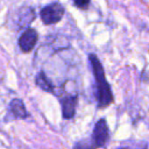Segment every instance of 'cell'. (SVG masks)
Listing matches in <instances>:
<instances>
[{
    "instance_id": "cell-2",
    "label": "cell",
    "mask_w": 149,
    "mask_h": 149,
    "mask_svg": "<svg viewBox=\"0 0 149 149\" xmlns=\"http://www.w3.org/2000/svg\"><path fill=\"white\" fill-rule=\"evenodd\" d=\"M41 19L45 24H54L61 21L64 15V7L58 2H52L41 9Z\"/></svg>"
},
{
    "instance_id": "cell-3",
    "label": "cell",
    "mask_w": 149,
    "mask_h": 149,
    "mask_svg": "<svg viewBox=\"0 0 149 149\" xmlns=\"http://www.w3.org/2000/svg\"><path fill=\"white\" fill-rule=\"evenodd\" d=\"M107 141H108V126L105 119H100L94 126L92 143L95 148H101L106 144Z\"/></svg>"
},
{
    "instance_id": "cell-8",
    "label": "cell",
    "mask_w": 149,
    "mask_h": 149,
    "mask_svg": "<svg viewBox=\"0 0 149 149\" xmlns=\"http://www.w3.org/2000/svg\"><path fill=\"white\" fill-rule=\"evenodd\" d=\"M73 149H95V147L93 146L92 142L87 141V140H83V141H79L74 144V148Z\"/></svg>"
},
{
    "instance_id": "cell-1",
    "label": "cell",
    "mask_w": 149,
    "mask_h": 149,
    "mask_svg": "<svg viewBox=\"0 0 149 149\" xmlns=\"http://www.w3.org/2000/svg\"><path fill=\"white\" fill-rule=\"evenodd\" d=\"M88 59L91 62L93 76H94L95 84H97V101H98V106L100 108L107 107L108 105H111L113 102V93H112L109 84L106 80L104 68H102L99 58L95 55H93V54L88 55Z\"/></svg>"
},
{
    "instance_id": "cell-6",
    "label": "cell",
    "mask_w": 149,
    "mask_h": 149,
    "mask_svg": "<svg viewBox=\"0 0 149 149\" xmlns=\"http://www.w3.org/2000/svg\"><path fill=\"white\" fill-rule=\"evenodd\" d=\"M9 109L10 112L13 113V115L15 118H19V119H24L28 116V112L23 105V102L20 100V99H13L9 104Z\"/></svg>"
},
{
    "instance_id": "cell-7",
    "label": "cell",
    "mask_w": 149,
    "mask_h": 149,
    "mask_svg": "<svg viewBox=\"0 0 149 149\" xmlns=\"http://www.w3.org/2000/svg\"><path fill=\"white\" fill-rule=\"evenodd\" d=\"M35 83H36V85H37L40 88H42L43 91H47V92H52V91H54V85H52L51 81L48 79V77L45 76V73L42 72V71L36 76Z\"/></svg>"
},
{
    "instance_id": "cell-10",
    "label": "cell",
    "mask_w": 149,
    "mask_h": 149,
    "mask_svg": "<svg viewBox=\"0 0 149 149\" xmlns=\"http://www.w3.org/2000/svg\"><path fill=\"white\" fill-rule=\"evenodd\" d=\"M120 149H139V148H132V147H122V148H120ZM141 149H147L146 147H143V148H141Z\"/></svg>"
},
{
    "instance_id": "cell-5",
    "label": "cell",
    "mask_w": 149,
    "mask_h": 149,
    "mask_svg": "<svg viewBox=\"0 0 149 149\" xmlns=\"http://www.w3.org/2000/svg\"><path fill=\"white\" fill-rule=\"evenodd\" d=\"M62 104V113L64 119L73 118L76 113V105H77V97L76 95H68L61 99Z\"/></svg>"
},
{
    "instance_id": "cell-9",
    "label": "cell",
    "mask_w": 149,
    "mask_h": 149,
    "mask_svg": "<svg viewBox=\"0 0 149 149\" xmlns=\"http://www.w3.org/2000/svg\"><path fill=\"white\" fill-rule=\"evenodd\" d=\"M72 1H73L76 7H78L80 9H86L88 7L91 0H72Z\"/></svg>"
},
{
    "instance_id": "cell-4",
    "label": "cell",
    "mask_w": 149,
    "mask_h": 149,
    "mask_svg": "<svg viewBox=\"0 0 149 149\" xmlns=\"http://www.w3.org/2000/svg\"><path fill=\"white\" fill-rule=\"evenodd\" d=\"M37 38H38V35H37V31L33 28H27L20 36L19 38V45H20V49L23 51V52H29L34 49V47L36 45V42H37Z\"/></svg>"
}]
</instances>
